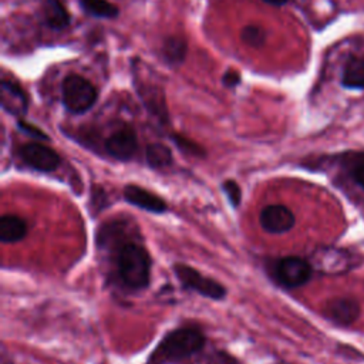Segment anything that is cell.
<instances>
[{"label":"cell","mask_w":364,"mask_h":364,"mask_svg":"<svg viewBox=\"0 0 364 364\" xmlns=\"http://www.w3.org/2000/svg\"><path fill=\"white\" fill-rule=\"evenodd\" d=\"M151 269V255L141 243L129 239L119 243L115 253V274L125 289L142 290L148 287Z\"/></svg>","instance_id":"obj_1"},{"label":"cell","mask_w":364,"mask_h":364,"mask_svg":"<svg viewBox=\"0 0 364 364\" xmlns=\"http://www.w3.org/2000/svg\"><path fill=\"white\" fill-rule=\"evenodd\" d=\"M206 338L196 327H179L164 336L148 358V364L181 363L200 353Z\"/></svg>","instance_id":"obj_2"},{"label":"cell","mask_w":364,"mask_h":364,"mask_svg":"<svg viewBox=\"0 0 364 364\" xmlns=\"http://www.w3.org/2000/svg\"><path fill=\"white\" fill-rule=\"evenodd\" d=\"M63 104L71 114H84L97 101L95 87L80 74H68L61 84Z\"/></svg>","instance_id":"obj_3"},{"label":"cell","mask_w":364,"mask_h":364,"mask_svg":"<svg viewBox=\"0 0 364 364\" xmlns=\"http://www.w3.org/2000/svg\"><path fill=\"white\" fill-rule=\"evenodd\" d=\"M173 272L179 283L188 290H192L212 300H222L226 296V287L222 283L202 274L199 270L189 264L175 263Z\"/></svg>","instance_id":"obj_4"},{"label":"cell","mask_w":364,"mask_h":364,"mask_svg":"<svg viewBox=\"0 0 364 364\" xmlns=\"http://www.w3.org/2000/svg\"><path fill=\"white\" fill-rule=\"evenodd\" d=\"M311 273L313 266L299 256L277 259L272 266L273 279L284 289L301 287L310 280Z\"/></svg>","instance_id":"obj_5"},{"label":"cell","mask_w":364,"mask_h":364,"mask_svg":"<svg viewBox=\"0 0 364 364\" xmlns=\"http://www.w3.org/2000/svg\"><path fill=\"white\" fill-rule=\"evenodd\" d=\"M18 156L23 164L38 172H53L61 162L60 155L53 148L36 141L20 146Z\"/></svg>","instance_id":"obj_6"},{"label":"cell","mask_w":364,"mask_h":364,"mask_svg":"<svg viewBox=\"0 0 364 364\" xmlns=\"http://www.w3.org/2000/svg\"><path fill=\"white\" fill-rule=\"evenodd\" d=\"M259 222L264 232L272 235H282L289 232L294 223V213L282 203L267 205L259 213Z\"/></svg>","instance_id":"obj_7"},{"label":"cell","mask_w":364,"mask_h":364,"mask_svg":"<svg viewBox=\"0 0 364 364\" xmlns=\"http://www.w3.org/2000/svg\"><path fill=\"white\" fill-rule=\"evenodd\" d=\"M104 148L109 156H112L117 161H129L134 158L136 148H138V139L135 131L125 125L114 131L104 142Z\"/></svg>","instance_id":"obj_8"},{"label":"cell","mask_w":364,"mask_h":364,"mask_svg":"<svg viewBox=\"0 0 364 364\" xmlns=\"http://www.w3.org/2000/svg\"><path fill=\"white\" fill-rule=\"evenodd\" d=\"M324 316L340 326H348L354 323L360 314V304L351 297H336L326 303Z\"/></svg>","instance_id":"obj_9"},{"label":"cell","mask_w":364,"mask_h":364,"mask_svg":"<svg viewBox=\"0 0 364 364\" xmlns=\"http://www.w3.org/2000/svg\"><path fill=\"white\" fill-rule=\"evenodd\" d=\"M124 199L128 203L152 213H164L168 209L166 202L161 196L134 183H129L124 188Z\"/></svg>","instance_id":"obj_10"},{"label":"cell","mask_w":364,"mask_h":364,"mask_svg":"<svg viewBox=\"0 0 364 364\" xmlns=\"http://www.w3.org/2000/svg\"><path fill=\"white\" fill-rule=\"evenodd\" d=\"M0 100H1L3 109L11 115L21 117L27 112V108H28L27 95L17 84L11 81H7V80L1 81Z\"/></svg>","instance_id":"obj_11"},{"label":"cell","mask_w":364,"mask_h":364,"mask_svg":"<svg viewBox=\"0 0 364 364\" xmlns=\"http://www.w3.org/2000/svg\"><path fill=\"white\" fill-rule=\"evenodd\" d=\"M27 222L18 215L6 213L0 219V242L1 243H17L27 235Z\"/></svg>","instance_id":"obj_12"},{"label":"cell","mask_w":364,"mask_h":364,"mask_svg":"<svg viewBox=\"0 0 364 364\" xmlns=\"http://www.w3.org/2000/svg\"><path fill=\"white\" fill-rule=\"evenodd\" d=\"M41 16L44 23L53 30H63L70 24V14L60 0H46L43 3Z\"/></svg>","instance_id":"obj_13"},{"label":"cell","mask_w":364,"mask_h":364,"mask_svg":"<svg viewBox=\"0 0 364 364\" xmlns=\"http://www.w3.org/2000/svg\"><path fill=\"white\" fill-rule=\"evenodd\" d=\"M341 84L346 88L364 90V55L348 58L343 70Z\"/></svg>","instance_id":"obj_14"},{"label":"cell","mask_w":364,"mask_h":364,"mask_svg":"<svg viewBox=\"0 0 364 364\" xmlns=\"http://www.w3.org/2000/svg\"><path fill=\"white\" fill-rule=\"evenodd\" d=\"M186 41L183 37L181 36H169L166 37V40L164 41L162 46V53H164V58L166 60V63L172 64V65H179L185 55H186Z\"/></svg>","instance_id":"obj_15"},{"label":"cell","mask_w":364,"mask_h":364,"mask_svg":"<svg viewBox=\"0 0 364 364\" xmlns=\"http://www.w3.org/2000/svg\"><path fill=\"white\" fill-rule=\"evenodd\" d=\"M145 158H146L148 165L154 169L166 168L172 164L171 149L165 144H161V142L149 144L145 151Z\"/></svg>","instance_id":"obj_16"},{"label":"cell","mask_w":364,"mask_h":364,"mask_svg":"<svg viewBox=\"0 0 364 364\" xmlns=\"http://www.w3.org/2000/svg\"><path fill=\"white\" fill-rule=\"evenodd\" d=\"M82 10L98 18H114L118 16V7L107 0H80Z\"/></svg>","instance_id":"obj_17"},{"label":"cell","mask_w":364,"mask_h":364,"mask_svg":"<svg viewBox=\"0 0 364 364\" xmlns=\"http://www.w3.org/2000/svg\"><path fill=\"white\" fill-rule=\"evenodd\" d=\"M240 37H242V41L250 47H260L264 44V40H266V34H264L263 28L259 26H255V24L246 26L242 30Z\"/></svg>","instance_id":"obj_18"},{"label":"cell","mask_w":364,"mask_h":364,"mask_svg":"<svg viewBox=\"0 0 364 364\" xmlns=\"http://www.w3.org/2000/svg\"><path fill=\"white\" fill-rule=\"evenodd\" d=\"M347 165H348V172L351 179L357 185L364 188V152L355 154L351 158H348Z\"/></svg>","instance_id":"obj_19"},{"label":"cell","mask_w":364,"mask_h":364,"mask_svg":"<svg viewBox=\"0 0 364 364\" xmlns=\"http://www.w3.org/2000/svg\"><path fill=\"white\" fill-rule=\"evenodd\" d=\"M222 191L225 192L229 203L233 206V208H237L242 202V189L240 186L232 181V179H228L222 183Z\"/></svg>","instance_id":"obj_20"},{"label":"cell","mask_w":364,"mask_h":364,"mask_svg":"<svg viewBox=\"0 0 364 364\" xmlns=\"http://www.w3.org/2000/svg\"><path fill=\"white\" fill-rule=\"evenodd\" d=\"M173 141L175 144L178 145L179 149H183L185 152L191 154V155H195V156H203L205 152L200 146H198L196 144H193L192 141L183 138V136H173Z\"/></svg>","instance_id":"obj_21"},{"label":"cell","mask_w":364,"mask_h":364,"mask_svg":"<svg viewBox=\"0 0 364 364\" xmlns=\"http://www.w3.org/2000/svg\"><path fill=\"white\" fill-rule=\"evenodd\" d=\"M206 364H243L239 360H236L235 357L229 355L228 353L223 351H216L212 355L208 357Z\"/></svg>","instance_id":"obj_22"},{"label":"cell","mask_w":364,"mask_h":364,"mask_svg":"<svg viewBox=\"0 0 364 364\" xmlns=\"http://www.w3.org/2000/svg\"><path fill=\"white\" fill-rule=\"evenodd\" d=\"M18 128L23 131V132H26V134H28V135H31V136H34V138H37V139H48V136L40 129V128H37V127H34V125H31V124H27L26 121H18Z\"/></svg>","instance_id":"obj_23"},{"label":"cell","mask_w":364,"mask_h":364,"mask_svg":"<svg viewBox=\"0 0 364 364\" xmlns=\"http://www.w3.org/2000/svg\"><path fill=\"white\" fill-rule=\"evenodd\" d=\"M222 81H223V84H225L226 87L233 88V87H236V85L240 82V75H239L237 71L229 70V71H226V73L223 74Z\"/></svg>","instance_id":"obj_24"},{"label":"cell","mask_w":364,"mask_h":364,"mask_svg":"<svg viewBox=\"0 0 364 364\" xmlns=\"http://www.w3.org/2000/svg\"><path fill=\"white\" fill-rule=\"evenodd\" d=\"M263 1H266V3H269V4H273V6H283V4H286L289 0H263Z\"/></svg>","instance_id":"obj_25"}]
</instances>
